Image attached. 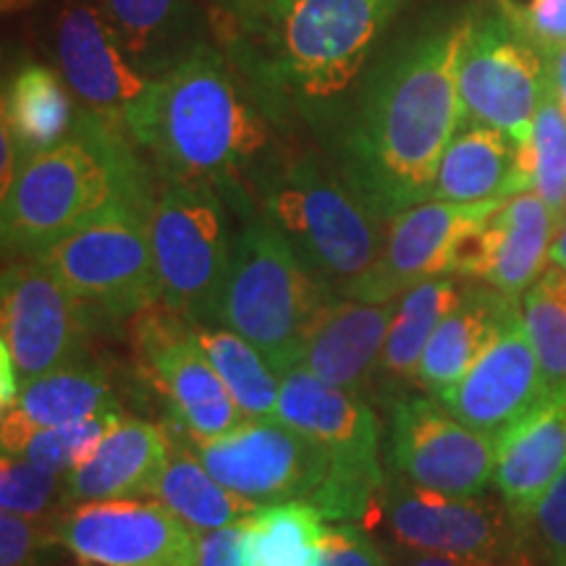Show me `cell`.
<instances>
[{
    "mask_svg": "<svg viewBox=\"0 0 566 566\" xmlns=\"http://www.w3.org/2000/svg\"><path fill=\"white\" fill-rule=\"evenodd\" d=\"M522 153H525L530 192L548 205L558 223L566 210V111L551 87L548 74L533 118L530 145H522Z\"/></svg>",
    "mask_w": 566,
    "mask_h": 566,
    "instance_id": "34",
    "label": "cell"
},
{
    "mask_svg": "<svg viewBox=\"0 0 566 566\" xmlns=\"http://www.w3.org/2000/svg\"><path fill=\"white\" fill-rule=\"evenodd\" d=\"M153 168L122 124L80 108L66 137L19 168L3 195L6 258L38 254L111 212L153 208Z\"/></svg>",
    "mask_w": 566,
    "mask_h": 566,
    "instance_id": "4",
    "label": "cell"
},
{
    "mask_svg": "<svg viewBox=\"0 0 566 566\" xmlns=\"http://www.w3.org/2000/svg\"><path fill=\"white\" fill-rule=\"evenodd\" d=\"M122 417V412H113L90 417V420L82 422H69L59 424V428L40 430V433H34L30 438V443L24 446L21 457L45 467V470L59 472V475H66V472L84 464L92 454H95L97 446H101L103 438L116 428Z\"/></svg>",
    "mask_w": 566,
    "mask_h": 566,
    "instance_id": "36",
    "label": "cell"
},
{
    "mask_svg": "<svg viewBox=\"0 0 566 566\" xmlns=\"http://www.w3.org/2000/svg\"><path fill=\"white\" fill-rule=\"evenodd\" d=\"M556 226L554 212L535 192L509 197L485 223L459 239L451 273L483 279L520 300L548 271Z\"/></svg>",
    "mask_w": 566,
    "mask_h": 566,
    "instance_id": "20",
    "label": "cell"
},
{
    "mask_svg": "<svg viewBox=\"0 0 566 566\" xmlns=\"http://www.w3.org/2000/svg\"><path fill=\"white\" fill-rule=\"evenodd\" d=\"M365 522H378L388 537L415 554H441L472 562L514 564L522 525L506 506L422 491L401 478L386 480Z\"/></svg>",
    "mask_w": 566,
    "mask_h": 566,
    "instance_id": "12",
    "label": "cell"
},
{
    "mask_svg": "<svg viewBox=\"0 0 566 566\" xmlns=\"http://www.w3.org/2000/svg\"><path fill=\"white\" fill-rule=\"evenodd\" d=\"M388 462L405 483L478 499L495 478V438L480 433L430 396H405L388 424Z\"/></svg>",
    "mask_w": 566,
    "mask_h": 566,
    "instance_id": "14",
    "label": "cell"
},
{
    "mask_svg": "<svg viewBox=\"0 0 566 566\" xmlns=\"http://www.w3.org/2000/svg\"><path fill=\"white\" fill-rule=\"evenodd\" d=\"M155 499H160L197 533L239 525L260 509V504L218 483L208 467L200 462V457L181 438L174 436L171 457H168V467L163 472Z\"/></svg>",
    "mask_w": 566,
    "mask_h": 566,
    "instance_id": "29",
    "label": "cell"
},
{
    "mask_svg": "<svg viewBox=\"0 0 566 566\" xmlns=\"http://www.w3.org/2000/svg\"><path fill=\"white\" fill-rule=\"evenodd\" d=\"M522 317L548 391H566V273L551 265L522 296Z\"/></svg>",
    "mask_w": 566,
    "mask_h": 566,
    "instance_id": "33",
    "label": "cell"
},
{
    "mask_svg": "<svg viewBox=\"0 0 566 566\" xmlns=\"http://www.w3.org/2000/svg\"><path fill=\"white\" fill-rule=\"evenodd\" d=\"M113 412H122L113 375L90 357L80 359L21 386L17 399L3 409L0 446L3 454H21L40 430Z\"/></svg>",
    "mask_w": 566,
    "mask_h": 566,
    "instance_id": "23",
    "label": "cell"
},
{
    "mask_svg": "<svg viewBox=\"0 0 566 566\" xmlns=\"http://www.w3.org/2000/svg\"><path fill=\"white\" fill-rule=\"evenodd\" d=\"M275 420L321 443L331 478L315 506L331 522H365L384 491L378 462V420L357 394L325 386L296 367L281 378Z\"/></svg>",
    "mask_w": 566,
    "mask_h": 566,
    "instance_id": "9",
    "label": "cell"
},
{
    "mask_svg": "<svg viewBox=\"0 0 566 566\" xmlns=\"http://www.w3.org/2000/svg\"><path fill=\"white\" fill-rule=\"evenodd\" d=\"M464 30L467 11H433L380 48L331 132L338 174L380 223L433 200L438 166L462 126Z\"/></svg>",
    "mask_w": 566,
    "mask_h": 566,
    "instance_id": "1",
    "label": "cell"
},
{
    "mask_svg": "<svg viewBox=\"0 0 566 566\" xmlns=\"http://www.w3.org/2000/svg\"><path fill=\"white\" fill-rule=\"evenodd\" d=\"M268 3H271V0H208L212 13L226 21V30L247 24V21L258 17Z\"/></svg>",
    "mask_w": 566,
    "mask_h": 566,
    "instance_id": "42",
    "label": "cell"
},
{
    "mask_svg": "<svg viewBox=\"0 0 566 566\" xmlns=\"http://www.w3.org/2000/svg\"><path fill=\"white\" fill-rule=\"evenodd\" d=\"M21 168V158H19V147L11 137L9 126H0V197L11 189V184L17 181Z\"/></svg>",
    "mask_w": 566,
    "mask_h": 566,
    "instance_id": "43",
    "label": "cell"
},
{
    "mask_svg": "<svg viewBox=\"0 0 566 566\" xmlns=\"http://www.w3.org/2000/svg\"><path fill=\"white\" fill-rule=\"evenodd\" d=\"M551 265L562 268L566 273V210L562 216V221L556 226V237H554V244H551Z\"/></svg>",
    "mask_w": 566,
    "mask_h": 566,
    "instance_id": "46",
    "label": "cell"
},
{
    "mask_svg": "<svg viewBox=\"0 0 566 566\" xmlns=\"http://www.w3.org/2000/svg\"><path fill=\"white\" fill-rule=\"evenodd\" d=\"M134 346L142 370L171 405L174 420L181 424V436L210 441L247 422L184 317L163 304L160 310H145L137 315Z\"/></svg>",
    "mask_w": 566,
    "mask_h": 566,
    "instance_id": "15",
    "label": "cell"
},
{
    "mask_svg": "<svg viewBox=\"0 0 566 566\" xmlns=\"http://www.w3.org/2000/svg\"><path fill=\"white\" fill-rule=\"evenodd\" d=\"M520 307V300L501 294L488 283L464 286L462 300L443 317L428 342L415 384L433 396L457 386Z\"/></svg>",
    "mask_w": 566,
    "mask_h": 566,
    "instance_id": "27",
    "label": "cell"
},
{
    "mask_svg": "<svg viewBox=\"0 0 566 566\" xmlns=\"http://www.w3.org/2000/svg\"><path fill=\"white\" fill-rule=\"evenodd\" d=\"M27 3H30V0H3V9L6 11H19V9H24Z\"/></svg>",
    "mask_w": 566,
    "mask_h": 566,
    "instance_id": "47",
    "label": "cell"
},
{
    "mask_svg": "<svg viewBox=\"0 0 566 566\" xmlns=\"http://www.w3.org/2000/svg\"><path fill=\"white\" fill-rule=\"evenodd\" d=\"M63 548L92 566H197V530L160 499L71 506L55 522Z\"/></svg>",
    "mask_w": 566,
    "mask_h": 566,
    "instance_id": "16",
    "label": "cell"
},
{
    "mask_svg": "<svg viewBox=\"0 0 566 566\" xmlns=\"http://www.w3.org/2000/svg\"><path fill=\"white\" fill-rule=\"evenodd\" d=\"M331 300L263 216L247 218L233 239L221 325L247 338L283 378L302 365L310 331Z\"/></svg>",
    "mask_w": 566,
    "mask_h": 566,
    "instance_id": "6",
    "label": "cell"
},
{
    "mask_svg": "<svg viewBox=\"0 0 566 566\" xmlns=\"http://www.w3.org/2000/svg\"><path fill=\"white\" fill-rule=\"evenodd\" d=\"M457 84L462 122L493 126L520 145H530L546 87V59L516 24L506 0L467 9Z\"/></svg>",
    "mask_w": 566,
    "mask_h": 566,
    "instance_id": "10",
    "label": "cell"
},
{
    "mask_svg": "<svg viewBox=\"0 0 566 566\" xmlns=\"http://www.w3.org/2000/svg\"><path fill=\"white\" fill-rule=\"evenodd\" d=\"M258 216L286 239L302 265L338 296L384 250L378 218L338 168L313 153H275L252 181Z\"/></svg>",
    "mask_w": 566,
    "mask_h": 566,
    "instance_id": "5",
    "label": "cell"
},
{
    "mask_svg": "<svg viewBox=\"0 0 566 566\" xmlns=\"http://www.w3.org/2000/svg\"><path fill=\"white\" fill-rule=\"evenodd\" d=\"M0 504H3V512L27 516V520L59 522L66 512V483L59 472L45 470L27 457L3 454Z\"/></svg>",
    "mask_w": 566,
    "mask_h": 566,
    "instance_id": "35",
    "label": "cell"
},
{
    "mask_svg": "<svg viewBox=\"0 0 566 566\" xmlns=\"http://www.w3.org/2000/svg\"><path fill=\"white\" fill-rule=\"evenodd\" d=\"M124 129L163 181L212 189L244 221L258 216L252 181L273 158L268 113L221 48L205 42L153 80L126 108Z\"/></svg>",
    "mask_w": 566,
    "mask_h": 566,
    "instance_id": "2",
    "label": "cell"
},
{
    "mask_svg": "<svg viewBox=\"0 0 566 566\" xmlns=\"http://www.w3.org/2000/svg\"><path fill=\"white\" fill-rule=\"evenodd\" d=\"M548 566H566V472L535 506L533 522Z\"/></svg>",
    "mask_w": 566,
    "mask_h": 566,
    "instance_id": "39",
    "label": "cell"
},
{
    "mask_svg": "<svg viewBox=\"0 0 566 566\" xmlns=\"http://www.w3.org/2000/svg\"><path fill=\"white\" fill-rule=\"evenodd\" d=\"M396 302L373 304L334 296L310 331L302 370L342 391L357 396L367 391L373 380L380 378V359L396 315Z\"/></svg>",
    "mask_w": 566,
    "mask_h": 566,
    "instance_id": "21",
    "label": "cell"
},
{
    "mask_svg": "<svg viewBox=\"0 0 566 566\" xmlns=\"http://www.w3.org/2000/svg\"><path fill=\"white\" fill-rule=\"evenodd\" d=\"M63 548L55 522L0 514V566H53Z\"/></svg>",
    "mask_w": 566,
    "mask_h": 566,
    "instance_id": "37",
    "label": "cell"
},
{
    "mask_svg": "<svg viewBox=\"0 0 566 566\" xmlns=\"http://www.w3.org/2000/svg\"><path fill=\"white\" fill-rule=\"evenodd\" d=\"M55 69L71 95L97 116L124 126V113L150 87L126 55L97 0H63L51 21Z\"/></svg>",
    "mask_w": 566,
    "mask_h": 566,
    "instance_id": "18",
    "label": "cell"
},
{
    "mask_svg": "<svg viewBox=\"0 0 566 566\" xmlns=\"http://www.w3.org/2000/svg\"><path fill=\"white\" fill-rule=\"evenodd\" d=\"M229 205L212 189L163 181L150 210V247L160 304L187 323L221 325L233 242Z\"/></svg>",
    "mask_w": 566,
    "mask_h": 566,
    "instance_id": "7",
    "label": "cell"
},
{
    "mask_svg": "<svg viewBox=\"0 0 566 566\" xmlns=\"http://www.w3.org/2000/svg\"><path fill=\"white\" fill-rule=\"evenodd\" d=\"M530 192L525 153L506 132L462 122L438 166L433 200L454 205L499 202Z\"/></svg>",
    "mask_w": 566,
    "mask_h": 566,
    "instance_id": "26",
    "label": "cell"
},
{
    "mask_svg": "<svg viewBox=\"0 0 566 566\" xmlns=\"http://www.w3.org/2000/svg\"><path fill=\"white\" fill-rule=\"evenodd\" d=\"M543 59H546V74L551 87H554L558 103L566 111V45L556 48V51H546Z\"/></svg>",
    "mask_w": 566,
    "mask_h": 566,
    "instance_id": "45",
    "label": "cell"
},
{
    "mask_svg": "<svg viewBox=\"0 0 566 566\" xmlns=\"http://www.w3.org/2000/svg\"><path fill=\"white\" fill-rule=\"evenodd\" d=\"M409 0H271L226 30L231 61L273 118L325 139Z\"/></svg>",
    "mask_w": 566,
    "mask_h": 566,
    "instance_id": "3",
    "label": "cell"
},
{
    "mask_svg": "<svg viewBox=\"0 0 566 566\" xmlns=\"http://www.w3.org/2000/svg\"><path fill=\"white\" fill-rule=\"evenodd\" d=\"M0 346L11 354L21 386L80 359L101 323L30 254L9 258L0 281Z\"/></svg>",
    "mask_w": 566,
    "mask_h": 566,
    "instance_id": "13",
    "label": "cell"
},
{
    "mask_svg": "<svg viewBox=\"0 0 566 566\" xmlns=\"http://www.w3.org/2000/svg\"><path fill=\"white\" fill-rule=\"evenodd\" d=\"M150 210L111 212L32 258L101 325L137 317L160 304L150 247Z\"/></svg>",
    "mask_w": 566,
    "mask_h": 566,
    "instance_id": "8",
    "label": "cell"
},
{
    "mask_svg": "<svg viewBox=\"0 0 566 566\" xmlns=\"http://www.w3.org/2000/svg\"><path fill=\"white\" fill-rule=\"evenodd\" d=\"M179 438L218 483L260 506L315 504L328 485L331 457L323 446L279 420H247L210 441Z\"/></svg>",
    "mask_w": 566,
    "mask_h": 566,
    "instance_id": "11",
    "label": "cell"
},
{
    "mask_svg": "<svg viewBox=\"0 0 566 566\" xmlns=\"http://www.w3.org/2000/svg\"><path fill=\"white\" fill-rule=\"evenodd\" d=\"M321 566H394L384 548L354 522L325 525L321 543Z\"/></svg>",
    "mask_w": 566,
    "mask_h": 566,
    "instance_id": "38",
    "label": "cell"
},
{
    "mask_svg": "<svg viewBox=\"0 0 566 566\" xmlns=\"http://www.w3.org/2000/svg\"><path fill=\"white\" fill-rule=\"evenodd\" d=\"M71 90L59 69L27 63L3 90V122L19 147L21 163L51 150L76 122Z\"/></svg>",
    "mask_w": 566,
    "mask_h": 566,
    "instance_id": "28",
    "label": "cell"
},
{
    "mask_svg": "<svg viewBox=\"0 0 566 566\" xmlns=\"http://www.w3.org/2000/svg\"><path fill=\"white\" fill-rule=\"evenodd\" d=\"M546 394V378H543L520 307L464 378L436 399L457 420L480 433L499 438Z\"/></svg>",
    "mask_w": 566,
    "mask_h": 566,
    "instance_id": "19",
    "label": "cell"
},
{
    "mask_svg": "<svg viewBox=\"0 0 566 566\" xmlns=\"http://www.w3.org/2000/svg\"><path fill=\"white\" fill-rule=\"evenodd\" d=\"M506 9L543 53L566 45V0H530L527 6L506 0Z\"/></svg>",
    "mask_w": 566,
    "mask_h": 566,
    "instance_id": "40",
    "label": "cell"
},
{
    "mask_svg": "<svg viewBox=\"0 0 566 566\" xmlns=\"http://www.w3.org/2000/svg\"><path fill=\"white\" fill-rule=\"evenodd\" d=\"M189 328L247 420H275L281 378L263 354L226 325L189 323Z\"/></svg>",
    "mask_w": 566,
    "mask_h": 566,
    "instance_id": "32",
    "label": "cell"
},
{
    "mask_svg": "<svg viewBox=\"0 0 566 566\" xmlns=\"http://www.w3.org/2000/svg\"><path fill=\"white\" fill-rule=\"evenodd\" d=\"M462 289L451 275H438L417 283L396 302V315L380 359V380L394 386L415 380L428 342L443 317L462 300Z\"/></svg>",
    "mask_w": 566,
    "mask_h": 566,
    "instance_id": "31",
    "label": "cell"
},
{
    "mask_svg": "<svg viewBox=\"0 0 566 566\" xmlns=\"http://www.w3.org/2000/svg\"><path fill=\"white\" fill-rule=\"evenodd\" d=\"M171 457V433L160 424L122 417L87 462L63 475L66 509L113 499H155Z\"/></svg>",
    "mask_w": 566,
    "mask_h": 566,
    "instance_id": "24",
    "label": "cell"
},
{
    "mask_svg": "<svg viewBox=\"0 0 566 566\" xmlns=\"http://www.w3.org/2000/svg\"><path fill=\"white\" fill-rule=\"evenodd\" d=\"M394 566H514V564H493V562H472V558L441 556V554H415L409 551Z\"/></svg>",
    "mask_w": 566,
    "mask_h": 566,
    "instance_id": "44",
    "label": "cell"
},
{
    "mask_svg": "<svg viewBox=\"0 0 566 566\" xmlns=\"http://www.w3.org/2000/svg\"><path fill=\"white\" fill-rule=\"evenodd\" d=\"M325 520L307 501L260 506L242 525V566H321Z\"/></svg>",
    "mask_w": 566,
    "mask_h": 566,
    "instance_id": "30",
    "label": "cell"
},
{
    "mask_svg": "<svg viewBox=\"0 0 566 566\" xmlns=\"http://www.w3.org/2000/svg\"><path fill=\"white\" fill-rule=\"evenodd\" d=\"M126 55L147 80H158L208 40L200 0H97Z\"/></svg>",
    "mask_w": 566,
    "mask_h": 566,
    "instance_id": "25",
    "label": "cell"
},
{
    "mask_svg": "<svg viewBox=\"0 0 566 566\" xmlns=\"http://www.w3.org/2000/svg\"><path fill=\"white\" fill-rule=\"evenodd\" d=\"M566 472V391H548L495 438V478L504 506L522 527Z\"/></svg>",
    "mask_w": 566,
    "mask_h": 566,
    "instance_id": "22",
    "label": "cell"
},
{
    "mask_svg": "<svg viewBox=\"0 0 566 566\" xmlns=\"http://www.w3.org/2000/svg\"><path fill=\"white\" fill-rule=\"evenodd\" d=\"M242 525L197 533V566H242Z\"/></svg>",
    "mask_w": 566,
    "mask_h": 566,
    "instance_id": "41",
    "label": "cell"
},
{
    "mask_svg": "<svg viewBox=\"0 0 566 566\" xmlns=\"http://www.w3.org/2000/svg\"><path fill=\"white\" fill-rule=\"evenodd\" d=\"M499 202L454 205L428 200L388 221L384 250L367 273L338 296L386 304L401 300L417 283L451 275L454 250L467 231L478 229L499 210Z\"/></svg>",
    "mask_w": 566,
    "mask_h": 566,
    "instance_id": "17",
    "label": "cell"
}]
</instances>
